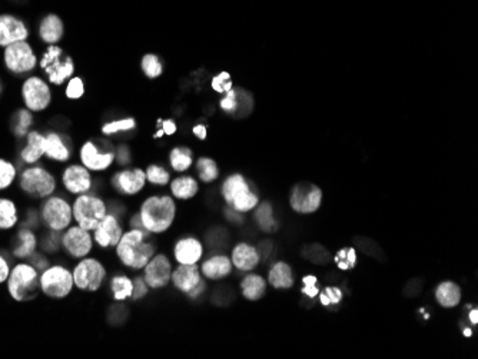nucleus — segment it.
Segmentation results:
<instances>
[{
	"mask_svg": "<svg viewBox=\"0 0 478 359\" xmlns=\"http://www.w3.org/2000/svg\"><path fill=\"white\" fill-rule=\"evenodd\" d=\"M152 237L145 229L128 228L113 249L118 264L127 270L140 272L156 253Z\"/></svg>",
	"mask_w": 478,
	"mask_h": 359,
	"instance_id": "f257e3e1",
	"label": "nucleus"
},
{
	"mask_svg": "<svg viewBox=\"0 0 478 359\" xmlns=\"http://www.w3.org/2000/svg\"><path fill=\"white\" fill-rule=\"evenodd\" d=\"M136 212L145 230H148L154 237L162 235L175 223L176 202L171 195L154 194L140 202Z\"/></svg>",
	"mask_w": 478,
	"mask_h": 359,
	"instance_id": "f03ea898",
	"label": "nucleus"
},
{
	"mask_svg": "<svg viewBox=\"0 0 478 359\" xmlns=\"http://www.w3.org/2000/svg\"><path fill=\"white\" fill-rule=\"evenodd\" d=\"M6 291L17 304L36 300L40 293V272L28 261L15 264L6 281Z\"/></svg>",
	"mask_w": 478,
	"mask_h": 359,
	"instance_id": "7ed1b4c3",
	"label": "nucleus"
},
{
	"mask_svg": "<svg viewBox=\"0 0 478 359\" xmlns=\"http://www.w3.org/2000/svg\"><path fill=\"white\" fill-rule=\"evenodd\" d=\"M75 291L83 293H96L105 288L109 278L108 265L100 258L89 255L75 262L72 268Z\"/></svg>",
	"mask_w": 478,
	"mask_h": 359,
	"instance_id": "20e7f679",
	"label": "nucleus"
},
{
	"mask_svg": "<svg viewBox=\"0 0 478 359\" xmlns=\"http://www.w3.org/2000/svg\"><path fill=\"white\" fill-rule=\"evenodd\" d=\"M19 189L25 196L33 201H44L57 191V179L49 169L29 165L17 176Z\"/></svg>",
	"mask_w": 478,
	"mask_h": 359,
	"instance_id": "39448f33",
	"label": "nucleus"
},
{
	"mask_svg": "<svg viewBox=\"0 0 478 359\" xmlns=\"http://www.w3.org/2000/svg\"><path fill=\"white\" fill-rule=\"evenodd\" d=\"M221 195L228 208L242 215L252 212L259 203V196L252 191L245 176L241 174H232L222 182Z\"/></svg>",
	"mask_w": 478,
	"mask_h": 359,
	"instance_id": "423d86ee",
	"label": "nucleus"
},
{
	"mask_svg": "<svg viewBox=\"0 0 478 359\" xmlns=\"http://www.w3.org/2000/svg\"><path fill=\"white\" fill-rule=\"evenodd\" d=\"M72 212L73 223L92 232L100 223V221L107 217L109 206L105 198L92 191L77 195L72 199Z\"/></svg>",
	"mask_w": 478,
	"mask_h": 359,
	"instance_id": "0eeeda50",
	"label": "nucleus"
},
{
	"mask_svg": "<svg viewBox=\"0 0 478 359\" xmlns=\"http://www.w3.org/2000/svg\"><path fill=\"white\" fill-rule=\"evenodd\" d=\"M75 291L72 268L64 264H50L40 272V293L53 301H64Z\"/></svg>",
	"mask_w": 478,
	"mask_h": 359,
	"instance_id": "6e6552de",
	"label": "nucleus"
},
{
	"mask_svg": "<svg viewBox=\"0 0 478 359\" xmlns=\"http://www.w3.org/2000/svg\"><path fill=\"white\" fill-rule=\"evenodd\" d=\"M40 222L48 230L64 232L71 225H73V212H72V201L62 196L52 195L42 201L40 209Z\"/></svg>",
	"mask_w": 478,
	"mask_h": 359,
	"instance_id": "1a4fd4ad",
	"label": "nucleus"
},
{
	"mask_svg": "<svg viewBox=\"0 0 478 359\" xmlns=\"http://www.w3.org/2000/svg\"><path fill=\"white\" fill-rule=\"evenodd\" d=\"M40 69L55 86H62L75 75V62L59 45H49L39 62Z\"/></svg>",
	"mask_w": 478,
	"mask_h": 359,
	"instance_id": "9d476101",
	"label": "nucleus"
},
{
	"mask_svg": "<svg viewBox=\"0 0 478 359\" xmlns=\"http://www.w3.org/2000/svg\"><path fill=\"white\" fill-rule=\"evenodd\" d=\"M60 246L65 257L75 262L92 255L96 249L92 232L77 226L76 223L71 225L68 229L62 232Z\"/></svg>",
	"mask_w": 478,
	"mask_h": 359,
	"instance_id": "9b49d317",
	"label": "nucleus"
},
{
	"mask_svg": "<svg viewBox=\"0 0 478 359\" xmlns=\"http://www.w3.org/2000/svg\"><path fill=\"white\" fill-rule=\"evenodd\" d=\"M147 175L142 167H127L116 171L109 181V186L119 198H135L147 187Z\"/></svg>",
	"mask_w": 478,
	"mask_h": 359,
	"instance_id": "f8f14e48",
	"label": "nucleus"
},
{
	"mask_svg": "<svg viewBox=\"0 0 478 359\" xmlns=\"http://www.w3.org/2000/svg\"><path fill=\"white\" fill-rule=\"evenodd\" d=\"M3 62L6 69L13 75H28L37 66V56L28 40L16 42L5 48Z\"/></svg>",
	"mask_w": 478,
	"mask_h": 359,
	"instance_id": "ddd939ff",
	"label": "nucleus"
},
{
	"mask_svg": "<svg viewBox=\"0 0 478 359\" xmlns=\"http://www.w3.org/2000/svg\"><path fill=\"white\" fill-rule=\"evenodd\" d=\"M22 99L25 108L32 113L46 111L52 103L50 83L40 76H30L22 84Z\"/></svg>",
	"mask_w": 478,
	"mask_h": 359,
	"instance_id": "4468645a",
	"label": "nucleus"
},
{
	"mask_svg": "<svg viewBox=\"0 0 478 359\" xmlns=\"http://www.w3.org/2000/svg\"><path fill=\"white\" fill-rule=\"evenodd\" d=\"M60 183L64 191L71 196H77L95 191L93 174L82 163H69L62 171Z\"/></svg>",
	"mask_w": 478,
	"mask_h": 359,
	"instance_id": "2eb2a0df",
	"label": "nucleus"
},
{
	"mask_svg": "<svg viewBox=\"0 0 478 359\" xmlns=\"http://www.w3.org/2000/svg\"><path fill=\"white\" fill-rule=\"evenodd\" d=\"M125 219L113 212H108L107 217L92 230V237L96 249L99 250H112L119 243L122 235L125 234Z\"/></svg>",
	"mask_w": 478,
	"mask_h": 359,
	"instance_id": "dca6fc26",
	"label": "nucleus"
},
{
	"mask_svg": "<svg viewBox=\"0 0 478 359\" xmlns=\"http://www.w3.org/2000/svg\"><path fill=\"white\" fill-rule=\"evenodd\" d=\"M172 269L169 257L156 252L152 259L140 270V275L151 291H160L171 284Z\"/></svg>",
	"mask_w": 478,
	"mask_h": 359,
	"instance_id": "f3484780",
	"label": "nucleus"
},
{
	"mask_svg": "<svg viewBox=\"0 0 478 359\" xmlns=\"http://www.w3.org/2000/svg\"><path fill=\"white\" fill-rule=\"evenodd\" d=\"M79 163L85 166L92 174H103L115 165V152H105L93 142L86 140L79 147Z\"/></svg>",
	"mask_w": 478,
	"mask_h": 359,
	"instance_id": "a211bd4d",
	"label": "nucleus"
},
{
	"mask_svg": "<svg viewBox=\"0 0 478 359\" xmlns=\"http://www.w3.org/2000/svg\"><path fill=\"white\" fill-rule=\"evenodd\" d=\"M322 202V192L317 185L301 183L291 192L289 203L298 214H314L320 209Z\"/></svg>",
	"mask_w": 478,
	"mask_h": 359,
	"instance_id": "6ab92c4d",
	"label": "nucleus"
},
{
	"mask_svg": "<svg viewBox=\"0 0 478 359\" xmlns=\"http://www.w3.org/2000/svg\"><path fill=\"white\" fill-rule=\"evenodd\" d=\"M39 250V237L35 229L20 226L13 237L12 255L19 261H28L35 252Z\"/></svg>",
	"mask_w": 478,
	"mask_h": 359,
	"instance_id": "aec40b11",
	"label": "nucleus"
},
{
	"mask_svg": "<svg viewBox=\"0 0 478 359\" xmlns=\"http://www.w3.org/2000/svg\"><path fill=\"white\" fill-rule=\"evenodd\" d=\"M29 30L22 20L12 15H0V48L28 40Z\"/></svg>",
	"mask_w": 478,
	"mask_h": 359,
	"instance_id": "412c9836",
	"label": "nucleus"
},
{
	"mask_svg": "<svg viewBox=\"0 0 478 359\" xmlns=\"http://www.w3.org/2000/svg\"><path fill=\"white\" fill-rule=\"evenodd\" d=\"M203 258V245L195 237H185L174 246V259L181 265H198Z\"/></svg>",
	"mask_w": 478,
	"mask_h": 359,
	"instance_id": "4be33fe9",
	"label": "nucleus"
},
{
	"mask_svg": "<svg viewBox=\"0 0 478 359\" xmlns=\"http://www.w3.org/2000/svg\"><path fill=\"white\" fill-rule=\"evenodd\" d=\"M201 275L208 281H222L228 278L232 273L234 265L231 262V258L218 253V255H212L208 259H205L201 266Z\"/></svg>",
	"mask_w": 478,
	"mask_h": 359,
	"instance_id": "5701e85b",
	"label": "nucleus"
},
{
	"mask_svg": "<svg viewBox=\"0 0 478 359\" xmlns=\"http://www.w3.org/2000/svg\"><path fill=\"white\" fill-rule=\"evenodd\" d=\"M230 258L237 270L251 272L258 266L261 261V253L254 245L239 242L234 246Z\"/></svg>",
	"mask_w": 478,
	"mask_h": 359,
	"instance_id": "b1692460",
	"label": "nucleus"
},
{
	"mask_svg": "<svg viewBox=\"0 0 478 359\" xmlns=\"http://www.w3.org/2000/svg\"><path fill=\"white\" fill-rule=\"evenodd\" d=\"M108 293L113 302L123 304L132 300L134 295V278H131L128 273L116 272L109 275L107 285Z\"/></svg>",
	"mask_w": 478,
	"mask_h": 359,
	"instance_id": "393cba45",
	"label": "nucleus"
},
{
	"mask_svg": "<svg viewBox=\"0 0 478 359\" xmlns=\"http://www.w3.org/2000/svg\"><path fill=\"white\" fill-rule=\"evenodd\" d=\"M202 278L203 277L201 275V269L198 265L178 264V266L172 269L171 282L179 292L188 295L202 281Z\"/></svg>",
	"mask_w": 478,
	"mask_h": 359,
	"instance_id": "a878e982",
	"label": "nucleus"
},
{
	"mask_svg": "<svg viewBox=\"0 0 478 359\" xmlns=\"http://www.w3.org/2000/svg\"><path fill=\"white\" fill-rule=\"evenodd\" d=\"M45 143L46 136L37 131H30L26 135V145L20 151V159L24 163L36 165L42 158L45 156Z\"/></svg>",
	"mask_w": 478,
	"mask_h": 359,
	"instance_id": "bb28decb",
	"label": "nucleus"
},
{
	"mask_svg": "<svg viewBox=\"0 0 478 359\" xmlns=\"http://www.w3.org/2000/svg\"><path fill=\"white\" fill-rule=\"evenodd\" d=\"M65 35V26L62 19L57 15H48L42 19L39 26V36L42 42L49 45H57L59 42L64 39Z\"/></svg>",
	"mask_w": 478,
	"mask_h": 359,
	"instance_id": "cd10ccee",
	"label": "nucleus"
},
{
	"mask_svg": "<svg viewBox=\"0 0 478 359\" xmlns=\"http://www.w3.org/2000/svg\"><path fill=\"white\" fill-rule=\"evenodd\" d=\"M45 136H46L45 156L49 160H53L57 163H68L72 158V151H71V147L65 143L64 138L56 132H49Z\"/></svg>",
	"mask_w": 478,
	"mask_h": 359,
	"instance_id": "c85d7f7f",
	"label": "nucleus"
},
{
	"mask_svg": "<svg viewBox=\"0 0 478 359\" xmlns=\"http://www.w3.org/2000/svg\"><path fill=\"white\" fill-rule=\"evenodd\" d=\"M169 191L175 201H191L199 192V183L194 176L182 175L169 182Z\"/></svg>",
	"mask_w": 478,
	"mask_h": 359,
	"instance_id": "c756f323",
	"label": "nucleus"
},
{
	"mask_svg": "<svg viewBox=\"0 0 478 359\" xmlns=\"http://www.w3.org/2000/svg\"><path fill=\"white\" fill-rule=\"evenodd\" d=\"M242 297L248 301H259L266 292V281L258 273H248L241 281Z\"/></svg>",
	"mask_w": 478,
	"mask_h": 359,
	"instance_id": "7c9ffc66",
	"label": "nucleus"
},
{
	"mask_svg": "<svg viewBox=\"0 0 478 359\" xmlns=\"http://www.w3.org/2000/svg\"><path fill=\"white\" fill-rule=\"evenodd\" d=\"M268 282L275 289H289L294 285V275L286 262H277L268 272Z\"/></svg>",
	"mask_w": 478,
	"mask_h": 359,
	"instance_id": "2f4dec72",
	"label": "nucleus"
},
{
	"mask_svg": "<svg viewBox=\"0 0 478 359\" xmlns=\"http://www.w3.org/2000/svg\"><path fill=\"white\" fill-rule=\"evenodd\" d=\"M20 223L19 208L10 198H0V232H9Z\"/></svg>",
	"mask_w": 478,
	"mask_h": 359,
	"instance_id": "473e14b6",
	"label": "nucleus"
},
{
	"mask_svg": "<svg viewBox=\"0 0 478 359\" xmlns=\"http://www.w3.org/2000/svg\"><path fill=\"white\" fill-rule=\"evenodd\" d=\"M435 300L444 308H454L461 301V289L454 282H443L435 291Z\"/></svg>",
	"mask_w": 478,
	"mask_h": 359,
	"instance_id": "72a5a7b5",
	"label": "nucleus"
},
{
	"mask_svg": "<svg viewBox=\"0 0 478 359\" xmlns=\"http://www.w3.org/2000/svg\"><path fill=\"white\" fill-rule=\"evenodd\" d=\"M169 165L178 174L186 172L194 165L192 151L190 149V147H183V146L174 147L169 154Z\"/></svg>",
	"mask_w": 478,
	"mask_h": 359,
	"instance_id": "f704fd0d",
	"label": "nucleus"
},
{
	"mask_svg": "<svg viewBox=\"0 0 478 359\" xmlns=\"http://www.w3.org/2000/svg\"><path fill=\"white\" fill-rule=\"evenodd\" d=\"M254 210H255V214H254L255 222L264 232H273L274 229H277L274 209L271 203H268V202L258 203V206Z\"/></svg>",
	"mask_w": 478,
	"mask_h": 359,
	"instance_id": "c9c22d12",
	"label": "nucleus"
},
{
	"mask_svg": "<svg viewBox=\"0 0 478 359\" xmlns=\"http://www.w3.org/2000/svg\"><path fill=\"white\" fill-rule=\"evenodd\" d=\"M195 166L198 178L203 183H212L219 178L218 163L211 158H199Z\"/></svg>",
	"mask_w": 478,
	"mask_h": 359,
	"instance_id": "e433bc0d",
	"label": "nucleus"
},
{
	"mask_svg": "<svg viewBox=\"0 0 478 359\" xmlns=\"http://www.w3.org/2000/svg\"><path fill=\"white\" fill-rule=\"evenodd\" d=\"M136 129V120L134 118H122L116 119L112 122H107L102 125V134L105 136H112V135H119V134H127L132 132Z\"/></svg>",
	"mask_w": 478,
	"mask_h": 359,
	"instance_id": "4c0bfd02",
	"label": "nucleus"
},
{
	"mask_svg": "<svg viewBox=\"0 0 478 359\" xmlns=\"http://www.w3.org/2000/svg\"><path fill=\"white\" fill-rule=\"evenodd\" d=\"M19 176L17 167L13 162L0 158V192L10 189Z\"/></svg>",
	"mask_w": 478,
	"mask_h": 359,
	"instance_id": "58836bf2",
	"label": "nucleus"
},
{
	"mask_svg": "<svg viewBox=\"0 0 478 359\" xmlns=\"http://www.w3.org/2000/svg\"><path fill=\"white\" fill-rule=\"evenodd\" d=\"M33 125V113L30 111L19 109L13 115V134L17 138H24L30 132V128Z\"/></svg>",
	"mask_w": 478,
	"mask_h": 359,
	"instance_id": "ea45409f",
	"label": "nucleus"
},
{
	"mask_svg": "<svg viewBox=\"0 0 478 359\" xmlns=\"http://www.w3.org/2000/svg\"><path fill=\"white\" fill-rule=\"evenodd\" d=\"M145 175H147V182L154 186H168L171 182V174L160 165H149L145 169Z\"/></svg>",
	"mask_w": 478,
	"mask_h": 359,
	"instance_id": "a19ab883",
	"label": "nucleus"
},
{
	"mask_svg": "<svg viewBox=\"0 0 478 359\" xmlns=\"http://www.w3.org/2000/svg\"><path fill=\"white\" fill-rule=\"evenodd\" d=\"M140 69H142L143 75L147 76L148 79H156L163 72V66H162L160 59L156 55H154V53H148V55H145L142 57V60H140Z\"/></svg>",
	"mask_w": 478,
	"mask_h": 359,
	"instance_id": "79ce46f5",
	"label": "nucleus"
},
{
	"mask_svg": "<svg viewBox=\"0 0 478 359\" xmlns=\"http://www.w3.org/2000/svg\"><path fill=\"white\" fill-rule=\"evenodd\" d=\"M39 250L46 253L48 257L56 255L57 252H60V232L48 230V234L39 239Z\"/></svg>",
	"mask_w": 478,
	"mask_h": 359,
	"instance_id": "37998d69",
	"label": "nucleus"
},
{
	"mask_svg": "<svg viewBox=\"0 0 478 359\" xmlns=\"http://www.w3.org/2000/svg\"><path fill=\"white\" fill-rule=\"evenodd\" d=\"M334 261L338 265V268L342 270L352 269V268H356V265H357V252H356V249H352V248H344L337 253V257Z\"/></svg>",
	"mask_w": 478,
	"mask_h": 359,
	"instance_id": "c03bdc74",
	"label": "nucleus"
},
{
	"mask_svg": "<svg viewBox=\"0 0 478 359\" xmlns=\"http://www.w3.org/2000/svg\"><path fill=\"white\" fill-rule=\"evenodd\" d=\"M65 95L71 100H79L85 95V82L79 76H72L65 86Z\"/></svg>",
	"mask_w": 478,
	"mask_h": 359,
	"instance_id": "a18cd8bd",
	"label": "nucleus"
},
{
	"mask_svg": "<svg viewBox=\"0 0 478 359\" xmlns=\"http://www.w3.org/2000/svg\"><path fill=\"white\" fill-rule=\"evenodd\" d=\"M212 89L218 93H226L232 89V79L228 72H221L212 79Z\"/></svg>",
	"mask_w": 478,
	"mask_h": 359,
	"instance_id": "49530a36",
	"label": "nucleus"
},
{
	"mask_svg": "<svg viewBox=\"0 0 478 359\" xmlns=\"http://www.w3.org/2000/svg\"><path fill=\"white\" fill-rule=\"evenodd\" d=\"M149 286L145 282V279L142 278V275H135L134 277V295H132V300L131 301H142L143 298L148 297L149 293Z\"/></svg>",
	"mask_w": 478,
	"mask_h": 359,
	"instance_id": "de8ad7c7",
	"label": "nucleus"
},
{
	"mask_svg": "<svg viewBox=\"0 0 478 359\" xmlns=\"http://www.w3.org/2000/svg\"><path fill=\"white\" fill-rule=\"evenodd\" d=\"M302 282H304V288H302V293L304 295H306V297H309V298L318 297L320 289L317 286V282H318L317 277H314V275H305Z\"/></svg>",
	"mask_w": 478,
	"mask_h": 359,
	"instance_id": "09e8293b",
	"label": "nucleus"
},
{
	"mask_svg": "<svg viewBox=\"0 0 478 359\" xmlns=\"http://www.w3.org/2000/svg\"><path fill=\"white\" fill-rule=\"evenodd\" d=\"M221 104V109L225 111V112H235L237 108H238V100H237V92L235 91H230V92H226L225 96L221 99L219 102Z\"/></svg>",
	"mask_w": 478,
	"mask_h": 359,
	"instance_id": "8fccbe9b",
	"label": "nucleus"
},
{
	"mask_svg": "<svg viewBox=\"0 0 478 359\" xmlns=\"http://www.w3.org/2000/svg\"><path fill=\"white\" fill-rule=\"evenodd\" d=\"M28 262H30L39 272H42L44 269H46L52 262L49 261V257L46 255V253H44L42 250H37L35 252L33 255L28 259Z\"/></svg>",
	"mask_w": 478,
	"mask_h": 359,
	"instance_id": "3c124183",
	"label": "nucleus"
},
{
	"mask_svg": "<svg viewBox=\"0 0 478 359\" xmlns=\"http://www.w3.org/2000/svg\"><path fill=\"white\" fill-rule=\"evenodd\" d=\"M324 293H325L329 305H337L342 301V292L337 286H327Z\"/></svg>",
	"mask_w": 478,
	"mask_h": 359,
	"instance_id": "603ef678",
	"label": "nucleus"
},
{
	"mask_svg": "<svg viewBox=\"0 0 478 359\" xmlns=\"http://www.w3.org/2000/svg\"><path fill=\"white\" fill-rule=\"evenodd\" d=\"M10 269H12V265H10L9 259L3 255L2 252H0V285L6 284V281L9 278Z\"/></svg>",
	"mask_w": 478,
	"mask_h": 359,
	"instance_id": "864d4df0",
	"label": "nucleus"
},
{
	"mask_svg": "<svg viewBox=\"0 0 478 359\" xmlns=\"http://www.w3.org/2000/svg\"><path fill=\"white\" fill-rule=\"evenodd\" d=\"M159 123V129H162L163 135L166 136H172L176 132V123L172 119H166V120H158Z\"/></svg>",
	"mask_w": 478,
	"mask_h": 359,
	"instance_id": "5fc2aeb1",
	"label": "nucleus"
},
{
	"mask_svg": "<svg viewBox=\"0 0 478 359\" xmlns=\"http://www.w3.org/2000/svg\"><path fill=\"white\" fill-rule=\"evenodd\" d=\"M115 162L120 166H127L131 163V155L127 147H119L118 152H115Z\"/></svg>",
	"mask_w": 478,
	"mask_h": 359,
	"instance_id": "6e6d98bb",
	"label": "nucleus"
},
{
	"mask_svg": "<svg viewBox=\"0 0 478 359\" xmlns=\"http://www.w3.org/2000/svg\"><path fill=\"white\" fill-rule=\"evenodd\" d=\"M206 288H208V286H206V279L202 278V281L188 293V298H190V300H198V298H201L202 295L205 293Z\"/></svg>",
	"mask_w": 478,
	"mask_h": 359,
	"instance_id": "4d7b16f0",
	"label": "nucleus"
},
{
	"mask_svg": "<svg viewBox=\"0 0 478 359\" xmlns=\"http://www.w3.org/2000/svg\"><path fill=\"white\" fill-rule=\"evenodd\" d=\"M194 134H195L201 140H205V139H206V126H203V125H196V126H194Z\"/></svg>",
	"mask_w": 478,
	"mask_h": 359,
	"instance_id": "13d9d810",
	"label": "nucleus"
},
{
	"mask_svg": "<svg viewBox=\"0 0 478 359\" xmlns=\"http://www.w3.org/2000/svg\"><path fill=\"white\" fill-rule=\"evenodd\" d=\"M468 320L471 324L477 325L478 324V311L474 308L472 311H470V315H468Z\"/></svg>",
	"mask_w": 478,
	"mask_h": 359,
	"instance_id": "bf43d9fd",
	"label": "nucleus"
},
{
	"mask_svg": "<svg viewBox=\"0 0 478 359\" xmlns=\"http://www.w3.org/2000/svg\"><path fill=\"white\" fill-rule=\"evenodd\" d=\"M464 335H466V336H471V335H472V331H471V329H466V331H464Z\"/></svg>",
	"mask_w": 478,
	"mask_h": 359,
	"instance_id": "052dcab7",
	"label": "nucleus"
},
{
	"mask_svg": "<svg viewBox=\"0 0 478 359\" xmlns=\"http://www.w3.org/2000/svg\"><path fill=\"white\" fill-rule=\"evenodd\" d=\"M0 95H2V83H0Z\"/></svg>",
	"mask_w": 478,
	"mask_h": 359,
	"instance_id": "680f3d73",
	"label": "nucleus"
}]
</instances>
